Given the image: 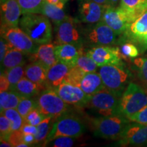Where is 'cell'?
I'll return each instance as SVG.
<instances>
[{
	"label": "cell",
	"instance_id": "cell-1",
	"mask_svg": "<svg viewBox=\"0 0 147 147\" xmlns=\"http://www.w3.org/2000/svg\"><path fill=\"white\" fill-rule=\"evenodd\" d=\"M19 26L38 45L50 43L52 40V25L50 19L42 14L23 15Z\"/></svg>",
	"mask_w": 147,
	"mask_h": 147
},
{
	"label": "cell",
	"instance_id": "cell-2",
	"mask_svg": "<svg viewBox=\"0 0 147 147\" xmlns=\"http://www.w3.org/2000/svg\"><path fill=\"white\" fill-rule=\"evenodd\" d=\"M106 89L121 97L130 80L132 74L125 63L119 65H106L100 67L98 69Z\"/></svg>",
	"mask_w": 147,
	"mask_h": 147
},
{
	"label": "cell",
	"instance_id": "cell-3",
	"mask_svg": "<svg viewBox=\"0 0 147 147\" xmlns=\"http://www.w3.org/2000/svg\"><path fill=\"white\" fill-rule=\"evenodd\" d=\"M86 131V126L82 119L74 114L67 112L56 119L50 133L43 146L59 136L79 138Z\"/></svg>",
	"mask_w": 147,
	"mask_h": 147
},
{
	"label": "cell",
	"instance_id": "cell-4",
	"mask_svg": "<svg viewBox=\"0 0 147 147\" xmlns=\"http://www.w3.org/2000/svg\"><path fill=\"white\" fill-rule=\"evenodd\" d=\"M130 120L122 115L92 119L91 127L95 136L108 140H119Z\"/></svg>",
	"mask_w": 147,
	"mask_h": 147
},
{
	"label": "cell",
	"instance_id": "cell-5",
	"mask_svg": "<svg viewBox=\"0 0 147 147\" xmlns=\"http://www.w3.org/2000/svg\"><path fill=\"white\" fill-rule=\"evenodd\" d=\"M146 105L147 92L138 84L131 82L119 100V113L129 119Z\"/></svg>",
	"mask_w": 147,
	"mask_h": 147
},
{
	"label": "cell",
	"instance_id": "cell-6",
	"mask_svg": "<svg viewBox=\"0 0 147 147\" xmlns=\"http://www.w3.org/2000/svg\"><path fill=\"white\" fill-rule=\"evenodd\" d=\"M37 108L44 115L57 119L63 114L69 112L70 107L61 98L54 89L43 90L36 97Z\"/></svg>",
	"mask_w": 147,
	"mask_h": 147
},
{
	"label": "cell",
	"instance_id": "cell-7",
	"mask_svg": "<svg viewBox=\"0 0 147 147\" xmlns=\"http://www.w3.org/2000/svg\"><path fill=\"white\" fill-rule=\"evenodd\" d=\"M89 25L83 29L84 43L95 47L113 46L117 42V34L104 21Z\"/></svg>",
	"mask_w": 147,
	"mask_h": 147
},
{
	"label": "cell",
	"instance_id": "cell-8",
	"mask_svg": "<svg viewBox=\"0 0 147 147\" xmlns=\"http://www.w3.org/2000/svg\"><path fill=\"white\" fill-rule=\"evenodd\" d=\"M120 98L105 88L90 96L85 107L95 110L102 117L118 115Z\"/></svg>",
	"mask_w": 147,
	"mask_h": 147
},
{
	"label": "cell",
	"instance_id": "cell-9",
	"mask_svg": "<svg viewBox=\"0 0 147 147\" xmlns=\"http://www.w3.org/2000/svg\"><path fill=\"white\" fill-rule=\"evenodd\" d=\"M56 29V38L59 44H70L82 47L84 43L83 29L80 28L79 21L68 16Z\"/></svg>",
	"mask_w": 147,
	"mask_h": 147
},
{
	"label": "cell",
	"instance_id": "cell-10",
	"mask_svg": "<svg viewBox=\"0 0 147 147\" xmlns=\"http://www.w3.org/2000/svg\"><path fill=\"white\" fill-rule=\"evenodd\" d=\"M1 36L7 40L11 47L15 48L28 56L36 53L40 46L18 27H1Z\"/></svg>",
	"mask_w": 147,
	"mask_h": 147
},
{
	"label": "cell",
	"instance_id": "cell-11",
	"mask_svg": "<svg viewBox=\"0 0 147 147\" xmlns=\"http://www.w3.org/2000/svg\"><path fill=\"white\" fill-rule=\"evenodd\" d=\"M136 18L124 9L119 7H106L102 21L117 34L121 36L125 32Z\"/></svg>",
	"mask_w": 147,
	"mask_h": 147
},
{
	"label": "cell",
	"instance_id": "cell-12",
	"mask_svg": "<svg viewBox=\"0 0 147 147\" xmlns=\"http://www.w3.org/2000/svg\"><path fill=\"white\" fill-rule=\"evenodd\" d=\"M91 57L99 67L106 65H119L123 63V58L120 49L117 47L100 46L92 47L85 53Z\"/></svg>",
	"mask_w": 147,
	"mask_h": 147
},
{
	"label": "cell",
	"instance_id": "cell-13",
	"mask_svg": "<svg viewBox=\"0 0 147 147\" xmlns=\"http://www.w3.org/2000/svg\"><path fill=\"white\" fill-rule=\"evenodd\" d=\"M119 146H146L147 145V124L129 123L119 140Z\"/></svg>",
	"mask_w": 147,
	"mask_h": 147
},
{
	"label": "cell",
	"instance_id": "cell-14",
	"mask_svg": "<svg viewBox=\"0 0 147 147\" xmlns=\"http://www.w3.org/2000/svg\"><path fill=\"white\" fill-rule=\"evenodd\" d=\"M65 103L78 108L85 107L90 96L78 86L63 81L54 89Z\"/></svg>",
	"mask_w": 147,
	"mask_h": 147
},
{
	"label": "cell",
	"instance_id": "cell-15",
	"mask_svg": "<svg viewBox=\"0 0 147 147\" xmlns=\"http://www.w3.org/2000/svg\"><path fill=\"white\" fill-rule=\"evenodd\" d=\"M107 5H102L93 0H80L78 4V18L87 24H94L102 21Z\"/></svg>",
	"mask_w": 147,
	"mask_h": 147
},
{
	"label": "cell",
	"instance_id": "cell-16",
	"mask_svg": "<svg viewBox=\"0 0 147 147\" xmlns=\"http://www.w3.org/2000/svg\"><path fill=\"white\" fill-rule=\"evenodd\" d=\"M22 14L18 0H1V27H16Z\"/></svg>",
	"mask_w": 147,
	"mask_h": 147
},
{
	"label": "cell",
	"instance_id": "cell-17",
	"mask_svg": "<svg viewBox=\"0 0 147 147\" xmlns=\"http://www.w3.org/2000/svg\"><path fill=\"white\" fill-rule=\"evenodd\" d=\"M55 51L58 61L71 67L76 65L79 57L84 54L83 47L70 44H59L55 46Z\"/></svg>",
	"mask_w": 147,
	"mask_h": 147
},
{
	"label": "cell",
	"instance_id": "cell-18",
	"mask_svg": "<svg viewBox=\"0 0 147 147\" xmlns=\"http://www.w3.org/2000/svg\"><path fill=\"white\" fill-rule=\"evenodd\" d=\"M55 46L51 42L40 45L36 53L29 55V60L31 62L42 64L49 69L58 61L55 55Z\"/></svg>",
	"mask_w": 147,
	"mask_h": 147
},
{
	"label": "cell",
	"instance_id": "cell-19",
	"mask_svg": "<svg viewBox=\"0 0 147 147\" xmlns=\"http://www.w3.org/2000/svg\"><path fill=\"white\" fill-rule=\"evenodd\" d=\"M147 34V10L132 23L128 29L121 35L120 42H130L136 38Z\"/></svg>",
	"mask_w": 147,
	"mask_h": 147
},
{
	"label": "cell",
	"instance_id": "cell-20",
	"mask_svg": "<svg viewBox=\"0 0 147 147\" xmlns=\"http://www.w3.org/2000/svg\"><path fill=\"white\" fill-rule=\"evenodd\" d=\"M71 67L57 61L48 69L47 89H55L63 82L70 71Z\"/></svg>",
	"mask_w": 147,
	"mask_h": 147
},
{
	"label": "cell",
	"instance_id": "cell-21",
	"mask_svg": "<svg viewBox=\"0 0 147 147\" xmlns=\"http://www.w3.org/2000/svg\"><path fill=\"white\" fill-rule=\"evenodd\" d=\"M80 87L89 96H91L106 88L100 74L97 71L84 74L80 82Z\"/></svg>",
	"mask_w": 147,
	"mask_h": 147
},
{
	"label": "cell",
	"instance_id": "cell-22",
	"mask_svg": "<svg viewBox=\"0 0 147 147\" xmlns=\"http://www.w3.org/2000/svg\"><path fill=\"white\" fill-rule=\"evenodd\" d=\"M25 77L47 89L48 69L45 66L37 62H31L25 67Z\"/></svg>",
	"mask_w": 147,
	"mask_h": 147
},
{
	"label": "cell",
	"instance_id": "cell-23",
	"mask_svg": "<svg viewBox=\"0 0 147 147\" xmlns=\"http://www.w3.org/2000/svg\"><path fill=\"white\" fill-rule=\"evenodd\" d=\"M45 89V87L32 82L25 76L11 90L17 92L22 97L30 98L37 97Z\"/></svg>",
	"mask_w": 147,
	"mask_h": 147
},
{
	"label": "cell",
	"instance_id": "cell-24",
	"mask_svg": "<svg viewBox=\"0 0 147 147\" xmlns=\"http://www.w3.org/2000/svg\"><path fill=\"white\" fill-rule=\"evenodd\" d=\"M25 56L28 55H25L22 51L18 50L15 48H10L1 63V69L3 67L4 70L18 65H25L26 62Z\"/></svg>",
	"mask_w": 147,
	"mask_h": 147
},
{
	"label": "cell",
	"instance_id": "cell-25",
	"mask_svg": "<svg viewBox=\"0 0 147 147\" xmlns=\"http://www.w3.org/2000/svg\"><path fill=\"white\" fill-rule=\"evenodd\" d=\"M40 14L49 18L54 24L55 27H57L62 21H63L68 16L65 14L63 8H60L56 5L46 2V1L42 7Z\"/></svg>",
	"mask_w": 147,
	"mask_h": 147
},
{
	"label": "cell",
	"instance_id": "cell-26",
	"mask_svg": "<svg viewBox=\"0 0 147 147\" xmlns=\"http://www.w3.org/2000/svg\"><path fill=\"white\" fill-rule=\"evenodd\" d=\"M119 6L137 19L147 10V0H120Z\"/></svg>",
	"mask_w": 147,
	"mask_h": 147
},
{
	"label": "cell",
	"instance_id": "cell-27",
	"mask_svg": "<svg viewBox=\"0 0 147 147\" xmlns=\"http://www.w3.org/2000/svg\"><path fill=\"white\" fill-rule=\"evenodd\" d=\"M23 97L13 90L1 91L0 110L1 112L10 108H16Z\"/></svg>",
	"mask_w": 147,
	"mask_h": 147
},
{
	"label": "cell",
	"instance_id": "cell-28",
	"mask_svg": "<svg viewBox=\"0 0 147 147\" xmlns=\"http://www.w3.org/2000/svg\"><path fill=\"white\" fill-rule=\"evenodd\" d=\"M55 120H56V119L54 117L49 116L44 119L38 125H37L38 132L35 135V139H36L35 144H45L46 139L47 138L48 136L50 133Z\"/></svg>",
	"mask_w": 147,
	"mask_h": 147
},
{
	"label": "cell",
	"instance_id": "cell-29",
	"mask_svg": "<svg viewBox=\"0 0 147 147\" xmlns=\"http://www.w3.org/2000/svg\"><path fill=\"white\" fill-rule=\"evenodd\" d=\"M23 15L40 14L45 0H18Z\"/></svg>",
	"mask_w": 147,
	"mask_h": 147
},
{
	"label": "cell",
	"instance_id": "cell-30",
	"mask_svg": "<svg viewBox=\"0 0 147 147\" xmlns=\"http://www.w3.org/2000/svg\"><path fill=\"white\" fill-rule=\"evenodd\" d=\"M1 115H3L9 119L11 123V129L12 131H18L25 123L24 118L18 113L16 108H10L1 112Z\"/></svg>",
	"mask_w": 147,
	"mask_h": 147
},
{
	"label": "cell",
	"instance_id": "cell-31",
	"mask_svg": "<svg viewBox=\"0 0 147 147\" xmlns=\"http://www.w3.org/2000/svg\"><path fill=\"white\" fill-rule=\"evenodd\" d=\"M1 73L4 74L9 80L10 84V90L12 89L23 77L25 76L24 65H18L12 68L4 69L3 72L1 71Z\"/></svg>",
	"mask_w": 147,
	"mask_h": 147
},
{
	"label": "cell",
	"instance_id": "cell-32",
	"mask_svg": "<svg viewBox=\"0 0 147 147\" xmlns=\"http://www.w3.org/2000/svg\"><path fill=\"white\" fill-rule=\"evenodd\" d=\"M132 63L140 80L147 88V58L136 57L132 60Z\"/></svg>",
	"mask_w": 147,
	"mask_h": 147
},
{
	"label": "cell",
	"instance_id": "cell-33",
	"mask_svg": "<svg viewBox=\"0 0 147 147\" xmlns=\"http://www.w3.org/2000/svg\"><path fill=\"white\" fill-rule=\"evenodd\" d=\"M75 66H77L85 73L96 71L99 67L94 61L84 53L79 57Z\"/></svg>",
	"mask_w": 147,
	"mask_h": 147
},
{
	"label": "cell",
	"instance_id": "cell-34",
	"mask_svg": "<svg viewBox=\"0 0 147 147\" xmlns=\"http://www.w3.org/2000/svg\"><path fill=\"white\" fill-rule=\"evenodd\" d=\"M37 108L36 97H23L16 108L18 113L24 119L32 110Z\"/></svg>",
	"mask_w": 147,
	"mask_h": 147
},
{
	"label": "cell",
	"instance_id": "cell-35",
	"mask_svg": "<svg viewBox=\"0 0 147 147\" xmlns=\"http://www.w3.org/2000/svg\"><path fill=\"white\" fill-rule=\"evenodd\" d=\"M84 74L85 72L82 71L81 69H80L77 66H74V67H71L64 81L80 87V82H81Z\"/></svg>",
	"mask_w": 147,
	"mask_h": 147
},
{
	"label": "cell",
	"instance_id": "cell-36",
	"mask_svg": "<svg viewBox=\"0 0 147 147\" xmlns=\"http://www.w3.org/2000/svg\"><path fill=\"white\" fill-rule=\"evenodd\" d=\"M120 51L123 56V59L129 57L134 59L138 57V56L140 55L138 47L131 42H123V44L121 45Z\"/></svg>",
	"mask_w": 147,
	"mask_h": 147
},
{
	"label": "cell",
	"instance_id": "cell-37",
	"mask_svg": "<svg viewBox=\"0 0 147 147\" xmlns=\"http://www.w3.org/2000/svg\"><path fill=\"white\" fill-rule=\"evenodd\" d=\"M47 116L44 115L40 111L38 108H35L27 115L24 119L25 123H29L33 125L37 126L42 122L44 119H46Z\"/></svg>",
	"mask_w": 147,
	"mask_h": 147
},
{
	"label": "cell",
	"instance_id": "cell-38",
	"mask_svg": "<svg viewBox=\"0 0 147 147\" xmlns=\"http://www.w3.org/2000/svg\"><path fill=\"white\" fill-rule=\"evenodd\" d=\"M76 138L70 136H59L48 143L47 145L53 147H71L74 144Z\"/></svg>",
	"mask_w": 147,
	"mask_h": 147
},
{
	"label": "cell",
	"instance_id": "cell-39",
	"mask_svg": "<svg viewBox=\"0 0 147 147\" xmlns=\"http://www.w3.org/2000/svg\"><path fill=\"white\" fill-rule=\"evenodd\" d=\"M11 123L9 119L3 115L0 117V136L1 139L8 140L9 135L12 133Z\"/></svg>",
	"mask_w": 147,
	"mask_h": 147
},
{
	"label": "cell",
	"instance_id": "cell-40",
	"mask_svg": "<svg viewBox=\"0 0 147 147\" xmlns=\"http://www.w3.org/2000/svg\"><path fill=\"white\" fill-rule=\"evenodd\" d=\"M129 119L131 122H135L140 124H147V105L135 115H132Z\"/></svg>",
	"mask_w": 147,
	"mask_h": 147
},
{
	"label": "cell",
	"instance_id": "cell-41",
	"mask_svg": "<svg viewBox=\"0 0 147 147\" xmlns=\"http://www.w3.org/2000/svg\"><path fill=\"white\" fill-rule=\"evenodd\" d=\"M23 135L24 134L21 131V130H18V131H12L10 135H9L8 138L7 140H8L10 142V144L13 146H16L20 143L23 142Z\"/></svg>",
	"mask_w": 147,
	"mask_h": 147
},
{
	"label": "cell",
	"instance_id": "cell-42",
	"mask_svg": "<svg viewBox=\"0 0 147 147\" xmlns=\"http://www.w3.org/2000/svg\"><path fill=\"white\" fill-rule=\"evenodd\" d=\"M130 42L136 46L139 50L140 54L144 53L147 51V34L142 37L131 40Z\"/></svg>",
	"mask_w": 147,
	"mask_h": 147
},
{
	"label": "cell",
	"instance_id": "cell-43",
	"mask_svg": "<svg viewBox=\"0 0 147 147\" xmlns=\"http://www.w3.org/2000/svg\"><path fill=\"white\" fill-rule=\"evenodd\" d=\"M10 48H11V47L7 40L1 36V39H0V62L1 63L2 62L7 51L9 50Z\"/></svg>",
	"mask_w": 147,
	"mask_h": 147
},
{
	"label": "cell",
	"instance_id": "cell-44",
	"mask_svg": "<svg viewBox=\"0 0 147 147\" xmlns=\"http://www.w3.org/2000/svg\"><path fill=\"white\" fill-rule=\"evenodd\" d=\"M0 89L1 91H8L10 89V84L4 74L1 73L0 76Z\"/></svg>",
	"mask_w": 147,
	"mask_h": 147
},
{
	"label": "cell",
	"instance_id": "cell-45",
	"mask_svg": "<svg viewBox=\"0 0 147 147\" xmlns=\"http://www.w3.org/2000/svg\"><path fill=\"white\" fill-rule=\"evenodd\" d=\"M21 131L23 132L24 134H34L35 136L38 132V128L37 126L29 124V123H24V125L21 129Z\"/></svg>",
	"mask_w": 147,
	"mask_h": 147
},
{
	"label": "cell",
	"instance_id": "cell-46",
	"mask_svg": "<svg viewBox=\"0 0 147 147\" xmlns=\"http://www.w3.org/2000/svg\"><path fill=\"white\" fill-rule=\"evenodd\" d=\"M23 140L24 142H25L27 144L30 145V146L33 144H35V141H36L35 136L34 134H24Z\"/></svg>",
	"mask_w": 147,
	"mask_h": 147
},
{
	"label": "cell",
	"instance_id": "cell-47",
	"mask_svg": "<svg viewBox=\"0 0 147 147\" xmlns=\"http://www.w3.org/2000/svg\"><path fill=\"white\" fill-rule=\"evenodd\" d=\"M67 1V0H45L46 2L56 5L62 8H64V6H65V4Z\"/></svg>",
	"mask_w": 147,
	"mask_h": 147
},
{
	"label": "cell",
	"instance_id": "cell-48",
	"mask_svg": "<svg viewBox=\"0 0 147 147\" xmlns=\"http://www.w3.org/2000/svg\"><path fill=\"white\" fill-rule=\"evenodd\" d=\"M1 142H0V146L1 147H12V145L10 144V142L8 140H0Z\"/></svg>",
	"mask_w": 147,
	"mask_h": 147
},
{
	"label": "cell",
	"instance_id": "cell-49",
	"mask_svg": "<svg viewBox=\"0 0 147 147\" xmlns=\"http://www.w3.org/2000/svg\"><path fill=\"white\" fill-rule=\"evenodd\" d=\"M120 1V0H108V6L117 7V4Z\"/></svg>",
	"mask_w": 147,
	"mask_h": 147
},
{
	"label": "cell",
	"instance_id": "cell-50",
	"mask_svg": "<svg viewBox=\"0 0 147 147\" xmlns=\"http://www.w3.org/2000/svg\"><path fill=\"white\" fill-rule=\"evenodd\" d=\"M93 1L104 5H108V0H93Z\"/></svg>",
	"mask_w": 147,
	"mask_h": 147
},
{
	"label": "cell",
	"instance_id": "cell-51",
	"mask_svg": "<svg viewBox=\"0 0 147 147\" xmlns=\"http://www.w3.org/2000/svg\"><path fill=\"white\" fill-rule=\"evenodd\" d=\"M29 146H30V145L27 144H26V143L24 142L20 143V144L17 146V147H29Z\"/></svg>",
	"mask_w": 147,
	"mask_h": 147
},
{
	"label": "cell",
	"instance_id": "cell-52",
	"mask_svg": "<svg viewBox=\"0 0 147 147\" xmlns=\"http://www.w3.org/2000/svg\"><path fill=\"white\" fill-rule=\"evenodd\" d=\"M146 146H147V145H146Z\"/></svg>",
	"mask_w": 147,
	"mask_h": 147
},
{
	"label": "cell",
	"instance_id": "cell-53",
	"mask_svg": "<svg viewBox=\"0 0 147 147\" xmlns=\"http://www.w3.org/2000/svg\"><path fill=\"white\" fill-rule=\"evenodd\" d=\"M146 92H147V91H146Z\"/></svg>",
	"mask_w": 147,
	"mask_h": 147
}]
</instances>
